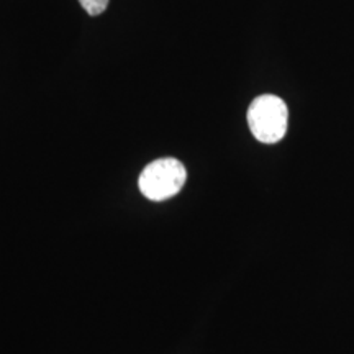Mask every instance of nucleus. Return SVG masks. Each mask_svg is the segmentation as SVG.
<instances>
[{
	"instance_id": "2",
	"label": "nucleus",
	"mask_w": 354,
	"mask_h": 354,
	"mask_svg": "<svg viewBox=\"0 0 354 354\" xmlns=\"http://www.w3.org/2000/svg\"><path fill=\"white\" fill-rule=\"evenodd\" d=\"M187 180V171L176 158H161L149 162L140 174L141 194L153 202H165L180 192Z\"/></svg>"
},
{
	"instance_id": "1",
	"label": "nucleus",
	"mask_w": 354,
	"mask_h": 354,
	"mask_svg": "<svg viewBox=\"0 0 354 354\" xmlns=\"http://www.w3.org/2000/svg\"><path fill=\"white\" fill-rule=\"evenodd\" d=\"M248 125L261 143L274 145L281 141L289 125V109L286 102L272 94L256 97L248 109Z\"/></svg>"
},
{
	"instance_id": "3",
	"label": "nucleus",
	"mask_w": 354,
	"mask_h": 354,
	"mask_svg": "<svg viewBox=\"0 0 354 354\" xmlns=\"http://www.w3.org/2000/svg\"><path fill=\"white\" fill-rule=\"evenodd\" d=\"M109 2L110 0H79L81 7L92 17L102 15V13L107 10Z\"/></svg>"
}]
</instances>
